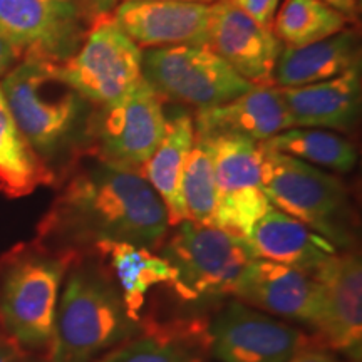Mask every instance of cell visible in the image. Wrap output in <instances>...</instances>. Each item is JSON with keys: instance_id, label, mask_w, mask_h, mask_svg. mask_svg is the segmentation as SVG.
Listing matches in <instances>:
<instances>
[{"instance_id": "cell-1", "label": "cell", "mask_w": 362, "mask_h": 362, "mask_svg": "<svg viewBox=\"0 0 362 362\" xmlns=\"http://www.w3.org/2000/svg\"><path fill=\"white\" fill-rule=\"evenodd\" d=\"M168 211L139 171L81 153L37 228L40 245L74 257L103 243L156 248L170 230Z\"/></svg>"}, {"instance_id": "cell-2", "label": "cell", "mask_w": 362, "mask_h": 362, "mask_svg": "<svg viewBox=\"0 0 362 362\" xmlns=\"http://www.w3.org/2000/svg\"><path fill=\"white\" fill-rule=\"evenodd\" d=\"M62 284L47 362H98L141 330L96 253L76 257Z\"/></svg>"}, {"instance_id": "cell-3", "label": "cell", "mask_w": 362, "mask_h": 362, "mask_svg": "<svg viewBox=\"0 0 362 362\" xmlns=\"http://www.w3.org/2000/svg\"><path fill=\"white\" fill-rule=\"evenodd\" d=\"M0 89L17 126L47 165L84 151L94 107L59 74L56 62L24 57L4 76Z\"/></svg>"}, {"instance_id": "cell-4", "label": "cell", "mask_w": 362, "mask_h": 362, "mask_svg": "<svg viewBox=\"0 0 362 362\" xmlns=\"http://www.w3.org/2000/svg\"><path fill=\"white\" fill-rule=\"evenodd\" d=\"M76 257L34 242L0 265V324L21 351L47 352L67 269Z\"/></svg>"}, {"instance_id": "cell-5", "label": "cell", "mask_w": 362, "mask_h": 362, "mask_svg": "<svg viewBox=\"0 0 362 362\" xmlns=\"http://www.w3.org/2000/svg\"><path fill=\"white\" fill-rule=\"evenodd\" d=\"M262 148V188L270 205L305 223L332 245L352 243L349 198L342 181L297 158Z\"/></svg>"}, {"instance_id": "cell-6", "label": "cell", "mask_w": 362, "mask_h": 362, "mask_svg": "<svg viewBox=\"0 0 362 362\" xmlns=\"http://www.w3.org/2000/svg\"><path fill=\"white\" fill-rule=\"evenodd\" d=\"M161 257L175 269L171 287L187 302H202L233 293L240 275L255 253L245 238L211 225L181 221L168 240Z\"/></svg>"}, {"instance_id": "cell-7", "label": "cell", "mask_w": 362, "mask_h": 362, "mask_svg": "<svg viewBox=\"0 0 362 362\" xmlns=\"http://www.w3.org/2000/svg\"><path fill=\"white\" fill-rule=\"evenodd\" d=\"M165 101L143 78L90 112L83 153L139 171L165 134Z\"/></svg>"}, {"instance_id": "cell-8", "label": "cell", "mask_w": 362, "mask_h": 362, "mask_svg": "<svg viewBox=\"0 0 362 362\" xmlns=\"http://www.w3.org/2000/svg\"><path fill=\"white\" fill-rule=\"evenodd\" d=\"M141 76L163 101L198 110L215 107L253 88L203 45H166L143 52Z\"/></svg>"}, {"instance_id": "cell-9", "label": "cell", "mask_w": 362, "mask_h": 362, "mask_svg": "<svg viewBox=\"0 0 362 362\" xmlns=\"http://www.w3.org/2000/svg\"><path fill=\"white\" fill-rule=\"evenodd\" d=\"M143 51L112 16L90 22L78 51L56 64L59 74L94 107L111 103L141 76Z\"/></svg>"}, {"instance_id": "cell-10", "label": "cell", "mask_w": 362, "mask_h": 362, "mask_svg": "<svg viewBox=\"0 0 362 362\" xmlns=\"http://www.w3.org/2000/svg\"><path fill=\"white\" fill-rule=\"evenodd\" d=\"M200 138L214 160L216 202L211 226L247 238L270 208L262 188L260 143L240 136Z\"/></svg>"}, {"instance_id": "cell-11", "label": "cell", "mask_w": 362, "mask_h": 362, "mask_svg": "<svg viewBox=\"0 0 362 362\" xmlns=\"http://www.w3.org/2000/svg\"><path fill=\"white\" fill-rule=\"evenodd\" d=\"M208 352L218 362H287L314 341L277 317L235 300L206 324Z\"/></svg>"}, {"instance_id": "cell-12", "label": "cell", "mask_w": 362, "mask_h": 362, "mask_svg": "<svg viewBox=\"0 0 362 362\" xmlns=\"http://www.w3.org/2000/svg\"><path fill=\"white\" fill-rule=\"evenodd\" d=\"M320 285L317 341L349 362L362 359V265L354 252H337L312 272Z\"/></svg>"}, {"instance_id": "cell-13", "label": "cell", "mask_w": 362, "mask_h": 362, "mask_svg": "<svg viewBox=\"0 0 362 362\" xmlns=\"http://www.w3.org/2000/svg\"><path fill=\"white\" fill-rule=\"evenodd\" d=\"M0 33L24 57L66 61L78 51L88 30L79 8L57 0H0Z\"/></svg>"}, {"instance_id": "cell-14", "label": "cell", "mask_w": 362, "mask_h": 362, "mask_svg": "<svg viewBox=\"0 0 362 362\" xmlns=\"http://www.w3.org/2000/svg\"><path fill=\"white\" fill-rule=\"evenodd\" d=\"M205 47L253 86H275L274 71L282 42L230 0L210 4Z\"/></svg>"}, {"instance_id": "cell-15", "label": "cell", "mask_w": 362, "mask_h": 362, "mask_svg": "<svg viewBox=\"0 0 362 362\" xmlns=\"http://www.w3.org/2000/svg\"><path fill=\"white\" fill-rule=\"evenodd\" d=\"M235 298L274 317L315 327L320 310V285L312 272L253 259L240 275Z\"/></svg>"}, {"instance_id": "cell-16", "label": "cell", "mask_w": 362, "mask_h": 362, "mask_svg": "<svg viewBox=\"0 0 362 362\" xmlns=\"http://www.w3.org/2000/svg\"><path fill=\"white\" fill-rule=\"evenodd\" d=\"M111 16L116 25L139 47H205L210 4L123 0Z\"/></svg>"}, {"instance_id": "cell-17", "label": "cell", "mask_w": 362, "mask_h": 362, "mask_svg": "<svg viewBox=\"0 0 362 362\" xmlns=\"http://www.w3.org/2000/svg\"><path fill=\"white\" fill-rule=\"evenodd\" d=\"M193 124L200 136H240L255 143L293 128L282 90L275 86H253L232 101L198 110Z\"/></svg>"}, {"instance_id": "cell-18", "label": "cell", "mask_w": 362, "mask_h": 362, "mask_svg": "<svg viewBox=\"0 0 362 362\" xmlns=\"http://www.w3.org/2000/svg\"><path fill=\"white\" fill-rule=\"evenodd\" d=\"M293 128L347 131L361 112V66L337 78L298 88H280Z\"/></svg>"}, {"instance_id": "cell-19", "label": "cell", "mask_w": 362, "mask_h": 362, "mask_svg": "<svg viewBox=\"0 0 362 362\" xmlns=\"http://www.w3.org/2000/svg\"><path fill=\"white\" fill-rule=\"evenodd\" d=\"M257 259L314 272L339 252L305 223L272 206L245 238Z\"/></svg>"}, {"instance_id": "cell-20", "label": "cell", "mask_w": 362, "mask_h": 362, "mask_svg": "<svg viewBox=\"0 0 362 362\" xmlns=\"http://www.w3.org/2000/svg\"><path fill=\"white\" fill-rule=\"evenodd\" d=\"M357 66H361L359 37L356 30L344 29L302 47H282L274 71V84L298 88L322 83Z\"/></svg>"}, {"instance_id": "cell-21", "label": "cell", "mask_w": 362, "mask_h": 362, "mask_svg": "<svg viewBox=\"0 0 362 362\" xmlns=\"http://www.w3.org/2000/svg\"><path fill=\"white\" fill-rule=\"evenodd\" d=\"M194 143L193 116L188 111L175 110L166 115L165 134L156 151L144 163L139 173L151 185L168 211L170 225L176 226L188 220L185 208L181 180L185 163Z\"/></svg>"}, {"instance_id": "cell-22", "label": "cell", "mask_w": 362, "mask_h": 362, "mask_svg": "<svg viewBox=\"0 0 362 362\" xmlns=\"http://www.w3.org/2000/svg\"><path fill=\"white\" fill-rule=\"evenodd\" d=\"M206 325L200 320L144 324L98 362H205Z\"/></svg>"}, {"instance_id": "cell-23", "label": "cell", "mask_w": 362, "mask_h": 362, "mask_svg": "<svg viewBox=\"0 0 362 362\" xmlns=\"http://www.w3.org/2000/svg\"><path fill=\"white\" fill-rule=\"evenodd\" d=\"M93 253L106 264L129 314L136 320H143L141 309L151 288L175 282L173 267L165 257L153 253L151 248L131 243H103Z\"/></svg>"}, {"instance_id": "cell-24", "label": "cell", "mask_w": 362, "mask_h": 362, "mask_svg": "<svg viewBox=\"0 0 362 362\" xmlns=\"http://www.w3.org/2000/svg\"><path fill=\"white\" fill-rule=\"evenodd\" d=\"M56 171L37 155L16 119L0 89V193L7 198L33 194L40 187H51Z\"/></svg>"}, {"instance_id": "cell-25", "label": "cell", "mask_w": 362, "mask_h": 362, "mask_svg": "<svg viewBox=\"0 0 362 362\" xmlns=\"http://www.w3.org/2000/svg\"><path fill=\"white\" fill-rule=\"evenodd\" d=\"M260 144L272 151L284 153L317 168L337 173H349L357 163L354 144L330 129L288 128Z\"/></svg>"}, {"instance_id": "cell-26", "label": "cell", "mask_w": 362, "mask_h": 362, "mask_svg": "<svg viewBox=\"0 0 362 362\" xmlns=\"http://www.w3.org/2000/svg\"><path fill=\"white\" fill-rule=\"evenodd\" d=\"M349 22L320 0H284L275 13L272 33L288 47H302L341 33Z\"/></svg>"}, {"instance_id": "cell-27", "label": "cell", "mask_w": 362, "mask_h": 362, "mask_svg": "<svg viewBox=\"0 0 362 362\" xmlns=\"http://www.w3.org/2000/svg\"><path fill=\"white\" fill-rule=\"evenodd\" d=\"M181 193H183L188 220L194 223L211 225L216 202L214 160L206 143L197 134L185 163Z\"/></svg>"}, {"instance_id": "cell-28", "label": "cell", "mask_w": 362, "mask_h": 362, "mask_svg": "<svg viewBox=\"0 0 362 362\" xmlns=\"http://www.w3.org/2000/svg\"><path fill=\"white\" fill-rule=\"evenodd\" d=\"M235 7L245 12L250 19L272 30L280 0H230Z\"/></svg>"}, {"instance_id": "cell-29", "label": "cell", "mask_w": 362, "mask_h": 362, "mask_svg": "<svg viewBox=\"0 0 362 362\" xmlns=\"http://www.w3.org/2000/svg\"><path fill=\"white\" fill-rule=\"evenodd\" d=\"M22 59H24V54L21 49L0 33V78H4Z\"/></svg>"}, {"instance_id": "cell-30", "label": "cell", "mask_w": 362, "mask_h": 362, "mask_svg": "<svg viewBox=\"0 0 362 362\" xmlns=\"http://www.w3.org/2000/svg\"><path fill=\"white\" fill-rule=\"evenodd\" d=\"M287 362H342V361L339 359L334 352L325 351L324 347L310 346L307 347V349L298 352V354L293 356L292 359H288Z\"/></svg>"}, {"instance_id": "cell-31", "label": "cell", "mask_w": 362, "mask_h": 362, "mask_svg": "<svg viewBox=\"0 0 362 362\" xmlns=\"http://www.w3.org/2000/svg\"><path fill=\"white\" fill-rule=\"evenodd\" d=\"M325 6L332 7L334 11L342 13L349 21H354L357 12V0H320Z\"/></svg>"}, {"instance_id": "cell-32", "label": "cell", "mask_w": 362, "mask_h": 362, "mask_svg": "<svg viewBox=\"0 0 362 362\" xmlns=\"http://www.w3.org/2000/svg\"><path fill=\"white\" fill-rule=\"evenodd\" d=\"M116 6L117 0H88V7L90 13H93V21L101 16H111Z\"/></svg>"}, {"instance_id": "cell-33", "label": "cell", "mask_w": 362, "mask_h": 362, "mask_svg": "<svg viewBox=\"0 0 362 362\" xmlns=\"http://www.w3.org/2000/svg\"><path fill=\"white\" fill-rule=\"evenodd\" d=\"M22 351L13 344L11 339L0 337V362H16L19 359Z\"/></svg>"}, {"instance_id": "cell-34", "label": "cell", "mask_w": 362, "mask_h": 362, "mask_svg": "<svg viewBox=\"0 0 362 362\" xmlns=\"http://www.w3.org/2000/svg\"><path fill=\"white\" fill-rule=\"evenodd\" d=\"M16 362H47L44 359H40V357H34V356H19V359H17Z\"/></svg>"}, {"instance_id": "cell-35", "label": "cell", "mask_w": 362, "mask_h": 362, "mask_svg": "<svg viewBox=\"0 0 362 362\" xmlns=\"http://www.w3.org/2000/svg\"><path fill=\"white\" fill-rule=\"evenodd\" d=\"M170 2H193V4H214L216 0H170Z\"/></svg>"}, {"instance_id": "cell-36", "label": "cell", "mask_w": 362, "mask_h": 362, "mask_svg": "<svg viewBox=\"0 0 362 362\" xmlns=\"http://www.w3.org/2000/svg\"><path fill=\"white\" fill-rule=\"evenodd\" d=\"M57 2H69V0H57Z\"/></svg>"}]
</instances>
